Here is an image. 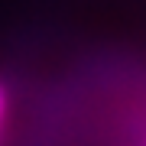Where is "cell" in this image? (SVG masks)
Wrapping results in <instances>:
<instances>
[{"label":"cell","instance_id":"obj_1","mask_svg":"<svg viewBox=\"0 0 146 146\" xmlns=\"http://www.w3.org/2000/svg\"><path fill=\"white\" fill-rule=\"evenodd\" d=\"M3 104H7V98H3V88H0V120H3Z\"/></svg>","mask_w":146,"mask_h":146}]
</instances>
